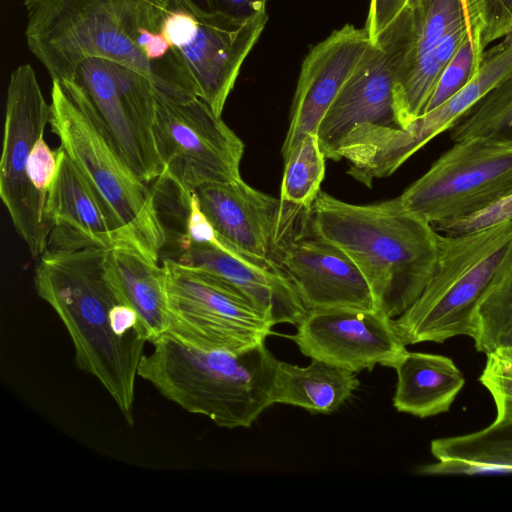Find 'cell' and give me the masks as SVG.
Masks as SVG:
<instances>
[{"mask_svg": "<svg viewBox=\"0 0 512 512\" xmlns=\"http://www.w3.org/2000/svg\"><path fill=\"white\" fill-rule=\"evenodd\" d=\"M27 46L52 81L86 57H105L146 75L175 101L198 97L180 54L163 32L171 0H23Z\"/></svg>", "mask_w": 512, "mask_h": 512, "instance_id": "obj_1", "label": "cell"}, {"mask_svg": "<svg viewBox=\"0 0 512 512\" xmlns=\"http://www.w3.org/2000/svg\"><path fill=\"white\" fill-rule=\"evenodd\" d=\"M107 249L46 250L34 284L64 324L79 369L95 377L133 423L138 367L147 342L137 313L121 302L105 273Z\"/></svg>", "mask_w": 512, "mask_h": 512, "instance_id": "obj_2", "label": "cell"}, {"mask_svg": "<svg viewBox=\"0 0 512 512\" xmlns=\"http://www.w3.org/2000/svg\"><path fill=\"white\" fill-rule=\"evenodd\" d=\"M311 215L317 232L358 267L377 308L389 318L418 299L436 270L440 234L399 196L359 205L320 191Z\"/></svg>", "mask_w": 512, "mask_h": 512, "instance_id": "obj_3", "label": "cell"}, {"mask_svg": "<svg viewBox=\"0 0 512 512\" xmlns=\"http://www.w3.org/2000/svg\"><path fill=\"white\" fill-rule=\"evenodd\" d=\"M152 344L138 377L185 411L234 429L250 427L273 405L279 360L265 342L240 353L196 348L169 334Z\"/></svg>", "mask_w": 512, "mask_h": 512, "instance_id": "obj_4", "label": "cell"}, {"mask_svg": "<svg viewBox=\"0 0 512 512\" xmlns=\"http://www.w3.org/2000/svg\"><path fill=\"white\" fill-rule=\"evenodd\" d=\"M52 132L107 203L130 245L158 262L166 243L155 197L126 163L95 110L72 81H52Z\"/></svg>", "mask_w": 512, "mask_h": 512, "instance_id": "obj_5", "label": "cell"}, {"mask_svg": "<svg viewBox=\"0 0 512 512\" xmlns=\"http://www.w3.org/2000/svg\"><path fill=\"white\" fill-rule=\"evenodd\" d=\"M511 257L512 221L474 232L440 234L432 278L418 299L393 319L403 343L470 337L479 300Z\"/></svg>", "mask_w": 512, "mask_h": 512, "instance_id": "obj_6", "label": "cell"}, {"mask_svg": "<svg viewBox=\"0 0 512 512\" xmlns=\"http://www.w3.org/2000/svg\"><path fill=\"white\" fill-rule=\"evenodd\" d=\"M162 266L166 334L196 348L240 353L273 333L271 320L227 282L180 261L166 259Z\"/></svg>", "mask_w": 512, "mask_h": 512, "instance_id": "obj_7", "label": "cell"}, {"mask_svg": "<svg viewBox=\"0 0 512 512\" xmlns=\"http://www.w3.org/2000/svg\"><path fill=\"white\" fill-rule=\"evenodd\" d=\"M512 193V136L454 142L399 196L433 226L462 218Z\"/></svg>", "mask_w": 512, "mask_h": 512, "instance_id": "obj_8", "label": "cell"}, {"mask_svg": "<svg viewBox=\"0 0 512 512\" xmlns=\"http://www.w3.org/2000/svg\"><path fill=\"white\" fill-rule=\"evenodd\" d=\"M269 260L289 279L307 311L378 309L358 267L315 229L311 206L282 201Z\"/></svg>", "mask_w": 512, "mask_h": 512, "instance_id": "obj_9", "label": "cell"}, {"mask_svg": "<svg viewBox=\"0 0 512 512\" xmlns=\"http://www.w3.org/2000/svg\"><path fill=\"white\" fill-rule=\"evenodd\" d=\"M163 175L182 201L197 188L240 178L242 140L201 98L175 101L157 93L153 126Z\"/></svg>", "mask_w": 512, "mask_h": 512, "instance_id": "obj_10", "label": "cell"}, {"mask_svg": "<svg viewBox=\"0 0 512 512\" xmlns=\"http://www.w3.org/2000/svg\"><path fill=\"white\" fill-rule=\"evenodd\" d=\"M89 101L118 151L146 183L161 179L153 126L157 91L142 72L105 57L80 60L67 80Z\"/></svg>", "mask_w": 512, "mask_h": 512, "instance_id": "obj_11", "label": "cell"}, {"mask_svg": "<svg viewBox=\"0 0 512 512\" xmlns=\"http://www.w3.org/2000/svg\"><path fill=\"white\" fill-rule=\"evenodd\" d=\"M47 103L34 69L23 64L12 71L7 87L2 154L0 197L14 228L34 257L47 248L50 225L45 216V200L34 190L27 176L29 157L35 142L50 123Z\"/></svg>", "mask_w": 512, "mask_h": 512, "instance_id": "obj_12", "label": "cell"}, {"mask_svg": "<svg viewBox=\"0 0 512 512\" xmlns=\"http://www.w3.org/2000/svg\"><path fill=\"white\" fill-rule=\"evenodd\" d=\"M465 23L460 0H407L375 46L389 55L394 70L398 128L421 116L443 71L436 59L442 38Z\"/></svg>", "mask_w": 512, "mask_h": 512, "instance_id": "obj_13", "label": "cell"}, {"mask_svg": "<svg viewBox=\"0 0 512 512\" xmlns=\"http://www.w3.org/2000/svg\"><path fill=\"white\" fill-rule=\"evenodd\" d=\"M268 14L245 21L193 14L171 0L163 32L180 54L198 97L222 115L240 69L259 40Z\"/></svg>", "mask_w": 512, "mask_h": 512, "instance_id": "obj_14", "label": "cell"}, {"mask_svg": "<svg viewBox=\"0 0 512 512\" xmlns=\"http://www.w3.org/2000/svg\"><path fill=\"white\" fill-rule=\"evenodd\" d=\"M296 327L286 337L304 356L355 373L377 364L394 368L407 351L393 319L378 309L307 311Z\"/></svg>", "mask_w": 512, "mask_h": 512, "instance_id": "obj_15", "label": "cell"}, {"mask_svg": "<svg viewBox=\"0 0 512 512\" xmlns=\"http://www.w3.org/2000/svg\"><path fill=\"white\" fill-rule=\"evenodd\" d=\"M371 46L365 28L345 24L309 50L292 101L283 160L307 134L317 133L323 116Z\"/></svg>", "mask_w": 512, "mask_h": 512, "instance_id": "obj_16", "label": "cell"}, {"mask_svg": "<svg viewBox=\"0 0 512 512\" xmlns=\"http://www.w3.org/2000/svg\"><path fill=\"white\" fill-rule=\"evenodd\" d=\"M45 216L51 228L46 250L131 246L107 203L60 147Z\"/></svg>", "mask_w": 512, "mask_h": 512, "instance_id": "obj_17", "label": "cell"}, {"mask_svg": "<svg viewBox=\"0 0 512 512\" xmlns=\"http://www.w3.org/2000/svg\"><path fill=\"white\" fill-rule=\"evenodd\" d=\"M178 261L209 272L247 297L271 322L297 326L307 313L289 279L270 261L252 258L218 236L205 243L180 244Z\"/></svg>", "mask_w": 512, "mask_h": 512, "instance_id": "obj_18", "label": "cell"}, {"mask_svg": "<svg viewBox=\"0 0 512 512\" xmlns=\"http://www.w3.org/2000/svg\"><path fill=\"white\" fill-rule=\"evenodd\" d=\"M393 89L389 55L372 45L318 126L317 136L326 158L339 160V147L358 126L398 127Z\"/></svg>", "mask_w": 512, "mask_h": 512, "instance_id": "obj_19", "label": "cell"}, {"mask_svg": "<svg viewBox=\"0 0 512 512\" xmlns=\"http://www.w3.org/2000/svg\"><path fill=\"white\" fill-rule=\"evenodd\" d=\"M199 206L217 236L234 249L269 260L282 200L258 191L241 177L197 188Z\"/></svg>", "mask_w": 512, "mask_h": 512, "instance_id": "obj_20", "label": "cell"}, {"mask_svg": "<svg viewBox=\"0 0 512 512\" xmlns=\"http://www.w3.org/2000/svg\"><path fill=\"white\" fill-rule=\"evenodd\" d=\"M511 78L512 35L482 54L476 73L459 92L405 129H398L396 142L403 157L409 159L437 135L450 131L480 100Z\"/></svg>", "mask_w": 512, "mask_h": 512, "instance_id": "obj_21", "label": "cell"}, {"mask_svg": "<svg viewBox=\"0 0 512 512\" xmlns=\"http://www.w3.org/2000/svg\"><path fill=\"white\" fill-rule=\"evenodd\" d=\"M106 278L118 299L137 313L147 342L166 334L168 328L163 266L131 246L107 251Z\"/></svg>", "mask_w": 512, "mask_h": 512, "instance_id": "obj_22", "label": "cell"}, {"mask_svg": "<svg viewBox=\"0 0 512 512\" xmlns=\"http://www.w3.org/2000/svg\"><path fill=\"white\" fill-rule=\"evenodd\" d=\"M394 369L397 373L395 409L419 418L449 411L465 384L453 360L443 355L407 350Z\"/></svg>", "mask_w": 512, "mask_h": 512, "instance_id": "obj_23", "label": "cell"}, {"mask_svg": "<svg viewBox=\"0 0 512 512\" xmlns=\"http://www.w3.org/2000/svg\"><path fill=\"white\" fill-rule=\"evenodd\" d=\"M357 373L318 359L307 366L278 361L273 404L303 408L316 414L337 411L359 387Z\"/></svg>", "mask_w": 512, "mask_h": 512, "instance_id": "obj_24", "label": "cell"}, {"mask_svg": "<svg viewBox=\"0 0 512 512\" xmlns=\"http://www.w3.org/2000/svg\"><path fill=\"white\" fill-rule=\"evenodd\" d=\"M430 451L437 460L473 463L488 474H512V418L495 420L469 434L434 439Z\"/></svg>", "mask_w": 512, "mask_h": 512, "instance_id": "obj_25", "label": "cell"}, {"mask_svg": "<svg viewBox=\"0 0 512 512\" xmlns=\"http://www.w3.org/2000/svg\"><path fill=\"white\" fill-rule=\"evenodd\" d=\"M470 337L477 351L512 348V257L479 300L472 316Z\"/></svg>", "mask_w": 512, "mask_h": 512, "instance_id": "obj_26", "label": "cell"}, {"mask_svg": "<svg viewBox=\"0 0 512 512\" xmlns=\"http://www.w3.org/2000/svg\"><path fill=\"white\" fill-rule=\"evenodd\" d=\"M325 155L317 133L307 134L284 160L280 199L310 207L325 176Z\"/></svg>", "mask_w": 512, "mask_h": 512, "instance_id": "obj_27", "label": "cell"}, {"mask_svg": "<svg viewBox=\"0 0 512 512\" xmlns=\"http://www.w3.org/2000/svg\"><path fill=\"white\" fill-rule=\"evenodd\" d=\"M454 136H512V78L480 100L457 123Z\"/></svg>", "mask_w": 512, "mask_h": 512, "instance_id": "obj_28", "label": "cell"}, {"mask_svg": "<svg viewBox=\"0 0 512 512\" xmlns=\"http://www.w3.org/2000/svg\"><path fill=\"white\" fill-rule=\"evenodd\" d=\"M468 13L478 69L482 54L512 35V0H468Z\"/></svg>", "mask_w": 512, "mask_h": 512, "instance_id": "obj_29", "label": "cell"}, {"mask_svg": "<svg viewBox=\"0 0 512 512\" xmlns=\"http://www.w3.org/2000/svg\"><path fill=\"white\" fill-rule=\"evenodd\" d=\"M479 381L494 400L495 420L512 418V348L500 347L487 353Z\"/></svg>", "mask_w": 512, "mask_h": 512, "instance_id": "obj_30", "label": "cell"}, {"mask_svg": "<svg viewBox=\"0 0 512 512\" xmlns=\"http://www.w3.org/2000/svg\"><path fill=\"white\" fill-rule=\"evenodd\" d=\"M476 71L474 46L467 38L442 71L423 114L437 108L459 92L472 79Z\"/></svg>", "mask_w": 512, "mask_h": 512, "instance_id": "obj_31", "label": "cell"}, {"mask_svg": "<svg viewBox=\"0 0 512 512\" xmlns=\"http://www.w3.org/2000/svg\"><path fill=\"white\" fill-rule=\"evenodd\" d=\"M512 221V193L468 216L433 226L444 234H461L479 231Z\"/></svg>", "mask_w": 512, "mask_h": 512, "instance_id": "obj_32", "label": "cell"}, {"mask_svg": "<svg viewBox=\"0 0 512 512\" xmlns=\"http://www.w3.org/2000/svg\"><path fill=\"white\" fill-rule=\"evenodd\" d=\"M193 14L245 21L267 13L268 0H177Z\"/></svg>", "mask_w": 512, "mask_h": 512, "instance_id": "obj_33", "label": "cell"}, {"mask_svg": "<svg viewBox=\"0 0 512 512\" xmlns=\"http://www.w3.org/2000/svg\"><path fill=\"white\" fill-rule=\"evenodd\" d=\"M58 169V149L52 150L43 136L31 151L27 176L34 190L45 200Z\"/></svg>", "mask_w": 512, "mask_h": 512, "instance_id": "obj_34", "label": "cell"}, {"mask_svg": "<svg viewBox=\"0 0 512 512\" xmlns=\"http://www.w3.org/2000/svg\"><path fill=\"white\" fill-rule=\"evenodd\" d=\"M407 0H370L365 30L373 46L382 32L397 17Z\"/></svg>", "mask_w": 512, "mask_h": 512, "instance_id": "obj_35", "label": "cell"}, {"mask_svg": "<svg viewBox=\"0 0 512 512\" xmlns=\"http://www.w3.org/2000/svg\"><path fill=\"white\" fill-rule=\"evenodd\" d=\"M460 2L462 4L464 20H465V24H466L467 31H468V36H469L470 41L472 42V35H471L470 21H469V13H468V0H460Z\"/></svg>", "mask_w": 512, "mask_h": 512, "instance_id": "obj_36", "label": "cell"}]
</instances>
